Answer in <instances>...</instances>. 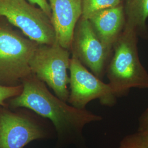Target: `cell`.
I'll list each match as a JSON object with an SVG mask.
<instances>
[{
    "label": "cell",
    "instance_id": "52a82bcc",
    "mask_svg": "<svg viewBox=\"0 0 148 148\" xmlns=\"http://www.w3.org/2000/svg\"><path fill=\"white\" fill-rule=\"evenodd\" d=\"M69 71V104L85 109L90 101L95 99L106 106L112 107L116 104L117 98L109 84L103 82L90 72L74 54L71 57Z\"/></svg>",
    "mask_w": 148,
    "mask_h": 148
},
{
    "label": "cell",
    "instance_id": "e0dca14e",
    "mask_svg": "<svg viewBox=\"0 0 148 148\" xmlns=\"http://www.w3.org/2000/svg\"><path fill=\"white\" fill-rule=\"evenodd\" d=\"M138 132V131H137ZM140 134L143 141L148 145V126L141 131L138 132Z\"/></svg>",
    "mask_w": 148,
    "mask_h": 148
},
{
    "label": "cell",
    "instance_id": "5b68a950",
    "mask_svg": "<svg viewBox=\"0 0 148 148\" xmlns=\"http://www.w3.org/2000/svg\"><path fill=\"white\" fill-rule=\"evenodd\" d=\"M70 60V51L57 42L53 45L38 44L30 63L32 74L65 102L69 98L68 70Z\"/></svg>",
    "mask_w": 148,
    "mask_h": 148
},
{
    "label": "cell",
    "instance_id": "7c38bea8",
    "mask_svg": "<svg viewBox=\"0 0 148 148\" xmlns=\"http://www.w3.org/2000/svg\"><path fill=\"white\" fill-rule=\"evenodd\" d=\"M123 0H82L81 17L88 19L95 13L123 3Z\"/></svg>",
    "mask_w": 148,
    "mask_h": 148
},
{
    "label": "cell",
    "instance_id": "7a4b0ae2",
    "mask_svg": "<svg viewBox=\"0 0 148 148\" xmlns=\"http://www.w3.org/2000/svg\"><path fill=\"white\" fill-rule=\"evenodd\" d=\"M136 31L126 24L114 44L106 75L117 98L126 96L132 88L148 90V73L138 51Z\"/></svg>",
    "mask_w": 148,
    "mask_h": 148
},
{
    "label": "cell",
    "instance_id": "8992f818",
    "mask_svg": "<svg viewBox=\"0 0 148 148\" xmlns=\"http://www.w3.org/2000/svg\"><path fill=\"white\" fill-rule=\"evenodd\" d=\"M0 17L5 18L25 36L39 44L57 42L51 19L27 0H0Z\"/></svg>",
    "mask_w": 148,
    "mask_h": 148
},
{
    "label": "cell",
    "instance_id": "ba28073f",
    "mask_svg": "<svg viewBox=\"0 0 148 148\" xmlns=\"http://www.w3.org/2000/svg\"><path fill=\"white\" fill-rule=\"evenodd\" d=\"M70 51L93 74L102 79L110 54L97 36L88 19L81 17L79 20L74 31Z\"/></svg>",
    "mask_w": 148,
    "mask_h": 148
},
{
    "label": "cell",
    "instance_id": "5bb4252c",
    "mask_svg": "<svg viewBox=\"0 0 148 148\" xmlns=\"http://www.w3.org/2000/svg\"><path fill=\"white\" fill-rule=\"evenodd\" d=\"M23 90L22 85L5 86L0 85V106H6L5 101L19 95Z\"/></svg>",
    "mask_w": 148,
    "mask_h": 148
},
{
    "label": "cell",
    "instance_id": "8fae6325",
    "mask_svg": "<svg viewBox=\"0 0 148 148\" xmlns=\"http://www.w3.org/2000/svg\"><path fill=\"white\" fill-rule=\"evenodd\" d=\"M126 24L133 27L138 36L148 40V0H123Z\"/></svg>",
    "mask_w": 148,
    "mask_h": 148
},
{
    "label": "cell",
    "instance_id": "4fadbf2b",
    "mask_svg": "<svg viewBox=\"0 0 148 148\" xmlns=\"http://www.w3.org/2000/svg\"><path fill=\"white\" fill-rule=\"evenodd\" d=\"M117 148H148L140 134L137 132L128 134L121 140Z\"/></svg>",
    "mask_w": 148,
    "mask_h": 148
},
{
    "label": "cell",
    "instance_id": "9c48e42d",
    "mask_svg": "<svg viewBox=\"0 0 148 148\" xmlns=\"http://www.w3.org/2000/svg\"><path fill=\"white\" fill-rule=\"evenodd\" d=\"M57 41L70 51L75 27L82 16V0H48Z\"/></svg>",
    "mask_w": 148,
    "mask_h": 148
},
{
    "label": "cell",
    "instance_id": "277c9868",
    "mask_svg": "<svg viewBox=\"0 0 148 148\" xmlns=\"http://www.w3.org/2000/svg\"><path fill=\"white\" fill-rule=\"evenodd\" d=\"M39 43L0 25V85L16 86L32 75L30 63Z\"/></svg>",
    "mask_w": 148,
    "mask_h": 148
},
{
    "label": "cell",
    "instance_id": "30bf717a",
    "mask_svg": "<svg viewBox=\"0 0 148 148\" xmlns=\"http://www.w3.org/2000/svg\"><path fill=\"white\" fill-rule=\"evenodd\" d=\"M88 20L97 36L110 54L114 44L126 25L123 3L98 12Z\"/></svg>",
    "mask_w": 148,
    "mask_h": 148
},
{
    "label": "cell",
    "instance_id": "2e32d148",
    "mask_svg": "<svg viewBox=\"0 0 148 148\" xmlns=\"http://www.w3.org/2000/svg\"><path fill=\"white\" fill-rule=\"evenodd\" d=\"M148 126V108L138 118V132L141 131Z\"/></svg>",
    "mask_w": 148,
    "mask_h": 148
},
{
    "label": "cell",
    "instance_id": "3957f363",
    "mask_svg": "<svg viewBox=\"0 0 148 148\" xmlns=\"http://www.w3.org/2000/svg\"><path fill=\"white\" fill-rule=\"evenodd\" d=\"M13 109L0 106V148H24L32 142L56 137L47 119L25 108Z\"/></svg>",
    "mask_w": 148,
    "mask_h": 148
},
{
    "label": "cell",
    "instance_id": "9a60e30c",
    "mask_svg": "<svg viewBox=\"0 0 148 148\" xmlns=\"http://www.w3.org/2000/svg\"><path fill=\"white\" fill-rule=\"evenodd\" d=\"M30 3L34 5H37L51 19V8L47 0H27Z\"/></svg>",
    "mask_w": 148,
    "mask_h": 148
},
{
    "label": "cell",
    "instance_id": "6da1fadb",
    "mask_svg": "<svg viewBox=\"0 0 148 148\" xmlns=\"http://www.w3.org/2000/svg\"><path fill=\"white\" fill-rule=\"evenodd\" d=\"M21 84V93L10 99V108H27L51 122L56 133L55 148H82L85 126L103 120L101 116L61 100L33 74L23 79Z\"/></svg>",
    "mask_w": 148,
    "mask_h": 148
}]
</instances>
